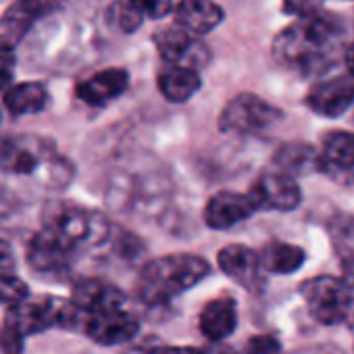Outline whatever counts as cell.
<instances>
[{"mask_svg":"<svg viewBox=\"0 0 354 354\" xmlns=\"http://www.w3.org/2000/svg\"><path fill=\"white\" fill-rule=\"evenodd\" d=\"M129 5L144 17V19H162L171 13L173 0H129Z\"/></svg>","mask_w":354,"mask_h":354,"instance_id":"cell-27","label":"cell"},{"mask_svg":"<svg viewBox=\"0 0 354 354\" xmlns=\"http://www.w3.org/2000/svg\"><path fill=\"white\" fill-rule=\"evenodd\" d=\"M254 213L257 205L250 194L223 190L209 198L205 207V223L213 230H230L246 221Z\"/></svg>","mask_w":354,"mask_h":354,"instance_id":"cell-15","label":"cell"},{"mask_svg":"<svg viewBox=\"0 0 354 354\" xmlns=\"http://www.w3.org/2000/svg\"><path fill=\"white\" fill-rule=\"evenodd\" d=\"M129 86V73L119 67L102 69L82 82L75 88V94L80 100H84L90 106H104L111 100L119 98Z\"/></svg>","mask_w":354,"mask_h":354,"instance_id":"cell-17","label":"cell"},{"mask_svg":"<svg viewBox=\"0 0 354 354\" xmlns=\"http://www.w3.org/2000/svg\"><path fill=\"white\" fill-rule=\"evenodd\" d=\"M80 317L71 300L57 296H38L24 300L7 310L0 329V348L5 354H21L28 335L48 331L53 327L77 329Z\"/></svg>","mask_w":354,"mask_h":354,"instance_id":"cell-3","label":"cell"},{"mask_svg":"<svg viewBox=\"0 0 354 354\" xmlns=\"http://www.w3.org/2000/svg\"><path fill=\"white\" fill-rule=\"evenodd\" d=\"M238 327V308L232 298H215L201 313V331L211 342H221Z\"/></svg>","mask_w":354,"mask_h":354,"instance_id":"cell-19","label":"cell"},{"mask_svg":"<svg viewBox=\"0 0 354 354\" xmlns=\"http://www.w3.org/2000/svg\"><path fill=\"white\" fill-rule=\"evenodd\" d=\"M273 162L279 167V173L290 175V177L306 175L308 171H315V169L321 167L319 152L310 144H304V142H288V144H283L275 152Z\"/></svg>","mask_w":354,"mask_h":354,"instance_id":"cell-21","label":"cell"},{"mask_svg":"<svg viewBox=\"0 0 354 354\" xmlns=\"http://www.w3.org/2000/svg\"><path fill=\"white\" fill-rule=\"evenodd\" d=\"M344 63H346L348 75L354 80V42H352L350 46H346V53H344Z\"/></svg>","mask_w":354,"mask_h":354,"instance_id":"cell-33","label":"cell"},{"mask_svg":"<svg viewBox=\"0 0 354 354\" xmlns=\"http://www.w3.org/2000/svg\"><path fill=\"white\" fill-rule=\"evenodd\" d=\"M0 173L44 190H65L73 180V165L46 138L0 136Z\"/></svg>","mask_w":354,"mask_h":354,"instance_id":"cell-2","label":"cell"},{"mask_svg":"<svg viewBox=\"0 0 354 354\" xmlns=\"http://www.w3.org/2000/svg\"><path fill=\"white\" fill-rule=\"evenodd\" d=\"M156 84H158L160 94L169 102H175V104H182V102L190 100L203 86L198 71H192L186 67H173V65L165 67L158 73Z\"/></svg>","mask_w":354,"mask_h":354,"instance_id":"cell-20","label":"cell"},{"mask_svg":"<svg viewBox=\"0 0 354 354\" xmlns=\"http://www.w3.org/2000/svg\"><path fill=\"white\" fill-rule=\"evenodd\" d=\"M48 104V90L40 82H21L5 92V106L11 115H34Z\"/></svg>","mask_w":354,"mask_h":354,"instance_id":"cell-22","label":"cell"},{"mask_svg":"<svg viewBox=\"0 0 354 354\" xmlns=\"http://www.w3.org/2000/svg\"><path fill=\"white\" fill-rule=\"evenodd\" d=\"M175 21L194 36H205L223 21V9L215 0H180Z\"/></svg>","mask_w":354,"mask_h":354,"instance_id":"cell-18","label":"cell"},{"mask_svg":"<svg viewBox=\"0 0 354 354\" xmlns=\"http://www.w3.org/2000/svg\"><path fill=\"white\" fill-rule=\"evenodd\" d=\"M257 205V211H294L300 205L302 192L294 177L279 171L265 173L248 192Z\"/></svg>","mask_w":354,"mask_h":354,"instance_id":"cell-12","label":"cell"},{"mask_svg":"<svg viewBox=\"0 0 354 354\" xmlns=\"http://www.w3.org/2000/svg\"><path fill=\"white\" fill-rule=\"evenodd\" d=\"M30 296V290L24 279L13 273H0V304L15 306Z\"/></svg>","mask_w":354,"mask_h":354,"instance_id":"cell-26","label":"cell"},{"mask_svg":"<svg viewBox=\"0 0 354 354\" xmlns=\"http://www.w3.org/2000/svg\"><path fill=\"white\" fill-rule=\"evenodd\" d=\"M300 294L308 313L323 325H337L346 321L354 304L352 288L333 275H319L300 286Z\"/></svg>","mask_w":354,"mask_h":354,"instance_id":"cell-6","label":"cell"},{"mask_svg":"<svg viewBox=\"0 0 354 354\" xmlns=\"http://www.w3.org/2000/svg\"><path fill=\"white\" fill-rule=\"evenodd\" d=\"M203 354H236L234 350H230V348H205L203 350Z\"/></svg>","mask_w":354,"mask_h":354,"instance_id":"cell-35","label":"cell"},{"mask_svg":"<svg viewBox=\"0 0 354 354\" xmlns=\"http://www.w3.org/2000/svg\"><path fill=\"white\" fill-rule=\"evenodd\" d=\"M211 267L203 257L196 254H167L152 259L140 271L136 292L138 298L148 306H160L184 292L192 290L198 281L209 275Z\"/></svg>","mask_w":354,"mask_h":354,"instance_id":"cell-4","label":"cell"},{"mask_svg":"<svg viewBox=\"0 0 354 354\" xmlns=\"http://www.w3.org/2000/svg\"><path fill=\"white\" fill-rule=\"evenodd\" d=\"M77 252L67 248L48 232H38L28 244V263L34 271L44 275H61L73 267Z\"/></svg>","mask_w":354,"mask_h":354,"instance_id":"cell-14","label":"cell"},{"mask_svg":"<svg viewBox=\"0 0 354 354\" xmlns=\"http://www.w3.org/2000/svg\"><path fill=\"white\" fill-rule=\"evenodd\" d=\"M15 67H17V55L13 46L0 44V92H7L13 84L15 77Z\"/></svg>","mask_w":354,"mask_h":354,"instance_id":"cell-28","label":"cell"},{"mask_svg":"<svg viewBox=\"0 0 354 354\" xmlns=\"http://www.w3.org/2000/svg\"><path fill=\"white\" fill-rule=\"evenodd\" d=\"M106 19L115 30H119L123 34L136 32L144 21V17L129 5V0H115L106 11Z\"/></svg>","mask_w":354,"mask_h":354,"instance_id":"cell-25","label":"cell"},{"mask_svg":"<svg viewBox=\"0 0 354 354\" xmlns=\"http://www.w3.org/2000/svg\"><path fill=\"white\" fill-rule=\"evenodd\" d=\"M154 46L158 55L173 67H186V69L198 71L211 59V50L205 46V42L177 24L171 28L158 30L154 34Z\"/></svg>","mask_w":354,"mask_h":354,"instance_id":"cell-8","label":"cell"},{"mask_svg":"<svg viewBox=\"0 0 354 354\" xmlns=\"http://www.w3.org/2000/svg\"><path fill=\"white\" fill-rule=\"evenodd\" d=\"M13 269H15L13 248L9 246V242L0 238V273H13Z\"/></svg>","mask_w":354,"mask_h":354,"instance_id":"cell-31","label":"cell"},{"mask_svg":"<svg viewBox=\"0 0 354 354\" xmlns=\"http://www.w3.org/2000/svg\"><path fill=\"white\" fill-rule=\"evenodd\" d=\"M259 261H261V269H265L269 273L290 275L304 265L306 254L302 248H298L294 244L271 242L263 248V252L259 254Z\"/></svg>","mask_w":354,"mask_h":354,"instance_id":"cell-23","label":"cell"},{"mask_svg":"<svg viewBox=\"0 0 354 354\" xmlns=\"http://www.w3.org/2000/svg\"><path fill=\"white\" fill-rule=\"evenodd\" d=\"M344 26L331 17L298 19L275 36L273 57L302 77L323 75L344 59Z\"/></svg>","mask_w":354,"mask_h":354,"instance_id":"cell-1","label":"cell"},{"mask_svg":"<svg viewBox=\"0 0 354 354\" xmlns=\"http://www.w3.org/2000/svg\"><path fill=\"white\" fill-rule=\"evenodd\" d=\"M42 230L77 254L100 246L111 236V223L102 213L63 201H53L44 207Z\"/></svg>","mask_w":354,"mask_h":354,"instance_id":"cell-5","label":"cell"},{"mask_svg":"<svg viewBox=\"0 0 354 354\" xmlns=\"http://www.w3.org/2000/svg\"><path fill=\"white\" fill-rule=\"evenodd\" d=\"M144 354H203V350L186 346H152Z\"/></svg>","mask_w":354,"mask_h":354,"instance_id":"cell-32","label":"cell"},{"mask_svg":"<svg viewBox=\"0 0 354 354\" xmlns=\"http://www.w3.org/2000/svg\"><path fill=\"white\" fill-rule=\"evenodd\" d=\"M281 117L283 113L277 106L257 94L244 92L225 104L219 117V129L225 133H257L269 129Z\"/></svg>","mask_w":354,"mask_h":354,"instance_id":"cell-7","label":"cell"},{"mask_svg":"<svg viewBox=\"0 0 354 354\" xmlns=\"http://www.w3.org/2000/svg\"><path fill=\"white\" fill-rule=\"evenodd\" d=\"M77 329H82L96 344L117 346V344L129 342L138 333L140 323L125 308H117V310H104V313L80 317Z\"/></svg>","mask_w":354,"mask_h":354,"instance_id":"cell-9","label":"cell"},{"mask_svg":"<svg viewBox=\"0 0 354 354\" xmlns=\"http://www.w3.org/2000/svg\"><path fill=\"white\" fill-rule=\"evenodd\" d=\"M61 9L59 0H15V3L0 17V44H19L32 26L46 15Z\"/></svg>","mask_w":354,"mask_h":354,"instance_id":"cell-10","label":"cell"},{"mask_svg":"<svg viewBox=\"0 0 354 354\" xmlns=\"http://www.w3.org/2000/svg\"><path fill=\"white\" fill-rule=\"evenodd\" d=\"M354 104V80L346 75H335L317 82L306 94V106L327 119L344 115Z\"/></svg>","mask_w":354,"mask_h":354,"instance_id":"cell-11","label":"cell"},{"mask_svg":"<svg viewBox=\"0 0 354 354\" xmlns=\"http://www.w3.org/2000/svg\"><path fill=\"white\" fill-rule=\"evenodd\" d=\"M281 344L273 335H254L246 342V354H279Z\"/></svg>","mask_w":354,"mask_h":354,"instance_id":"cell-30","label":"cell"},{"mask_svg":"<svg viewBox=\"0 0 354 354\" xmlns=\"http://www.w3.org/2000/svg\"><path fill=\"white\" fill-rule=\"evenodd\" d=\"M325 5V0H283V13L298 17V19H306V17H315L319 15L321 7Z\"/></svg>","mask_w":354,"mask_h":354,"instance_id":"cell-29","label":"cell"},{"mask_svg":"<svg viewBox=\"0 0 354 354\" xmlns=\"http://www.w3.org/2000/svg\"><path fill=\"white\" fill-rule=\"evenodd\" d=\"M71 302L77 310V317L125 308L123 292L115 288L113 283L98 279V277H84L75 281L73 292H71Z\"/></svg>","mask_w":354,"mask_h":354,"instance_id":"cell-13","label":"cell"},{"mask_svg":"<svg viewBox=\"0 0 354 354\" xmlns=\"http://www.w3.org/2000/svg\"><path fill=\"white\" fill-rule=\"evenodd\" d=\"M321 165L335 167L339 171L354 169V133L331 131L323 138V148L319 152Z\"/></svg>","mask_w":354,"mask_h":354,"instance_id":"cell-24","label":"cell"},{"mask_svg":"<svg viewBox=\"0 0 354 354\" xmlns=\"http://www.w3.org/2000/svg\"><path fill=\"white\" fill-rule=\"evenodd\" d=\"M217 263L227 277H232L246 290H257L263 283V269H261L259 254L248 246L230 244L221 248L217 254Z\"/></svg>","mask_w":354,"mask_h":354,"instance_id":"cell-16","label":"cell"},{"mask_svg":"<svg viewBox=\"0 0 354 354\" xmlns=\"http://www.w3.org/2000/svg\"><path fill=\"white\" fill-rule=\"evenodd\" d=\"M11 207H13V201L9 198V194L7 192H0V217H3Z\"/></svg>","mask_w":354,"mask_h":354,"instance_id":"cell-34","label":"cell"}]
</instances>
